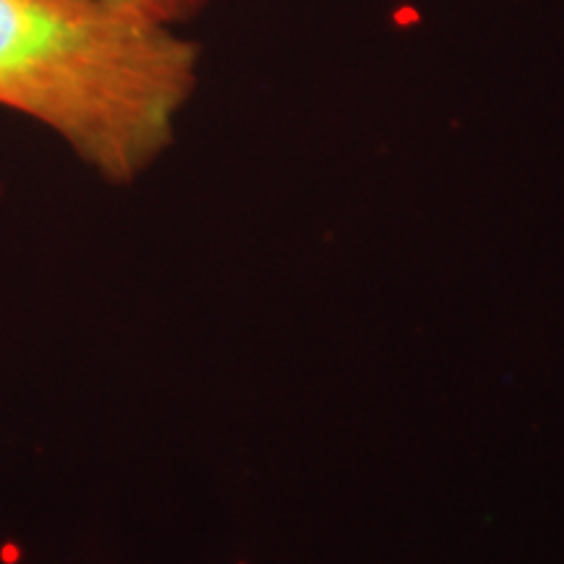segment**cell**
<instances>
[{
  "mask_svg": "<svg viewBox=\"0 0 564 564\" xmlns=\"http://www.w3.org/2000/svg\"><path fill=\"white\" fill-rule=\"evenodd\" d=\"M108 3L121 6V9L137 11L141 17H150L154 21L171 26H186L188 21L202 17L209 9L212 0H108Z\"/></svg>",
  "mask_w": 564,
  "mask_h": 564,
  "instance_id": "obj_2",
  "label": "cell"
},
{
  "mask_svg": "<svg viewBox=\"0 0 564 564\" xmlns=\"http://www.w3.org/2000/svg\"><path fill=\"white\" fill-rule=\"evenodd\" d=\"M199 68L181 26L108 0H0V108L105 181L129 183L167 150Z\"/></svg>",
  "mask_w": 564,
  "mask_h": 564,
  "instance_id": "obj_1",
  "label": "cell"
}]
</instances>
